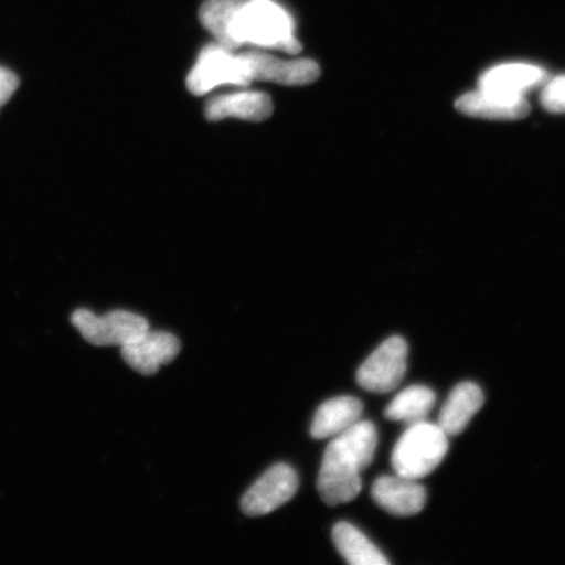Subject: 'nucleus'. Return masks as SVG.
I'll list each match as a JSON object with an SVG mask.
<instances>
[{
	"instance_id": "1",
	"label": "nucleus",
	"mask_w": 565,
	"mask_h": 565,
	"mask_svg": "<svg viewBox=\"0 0 565 565\" xmlns=\"http://www.w3.org/2000/svg\"><path fill=\"white\" fill-rule=\"evenodd\" d=\"M377 448V429L359 420L334 436L324 450L317 490L330 507L350 503L362 492V472L372 463Z\"/></svg>"
},
{
	"instance_id": "2",
	"label": "nucleus",
	"mask_w": 565,
	"mask_h": 565,
	"mask_svg": "<svg viewBox=\"0 0 565 565\" xmlns=\"http://www.w3.org/2000/svg\"><path fill=\"white\" fill-rule=\"evenodd\" d=\"M254 45L298 54L301 44L295 35L291 15L273 0H245L231 26V49Z\"/></svg>"
},
{
	"instance_id": "3",
	"label": "nucleus",
	"mask_w": 565,
	"mask_h": 565,
	"mask_svg": "<svg viewBox=\"0 0 565 565\" xmlns=\"http://www.w3.org/2000/svg\"><path fill=\"white\" fill-rule=\"evenodd\" d=\"M449 449L448 435L439 424H412L399 437L392 454L395 475L419 480L439 468Z\"/></svg>"
},
{
	"instance_id": "4",
	"label": "nucleus",
	"mask_w": 565,
	"mask_h": 565,
	"mask_svg": "<svg viewBox=\"0 0 565 565\" xmlns=\"http://www.w3.org/2000/svg\"><path fill=\"white\" fill-rule=\"evenodd\" d=\"M186 83L193 95L201 96L222 86L245 87L252 79L245 55L216 42L203 49Z\"/></svg>"
},
{
	"instance_id": "5",
	"label": "nucleus",
	"mask_w": 565,
	"mask_h": 565,
	"mask_svg": "<svg viewBox=\"0 0 565 565\" xmlns=\"http://www.w3.org/2000/svg\"><path fill=\"white\" fill-rule=\"evenodd\" d=\"M408 345L404 338L394 335L381 343L360 365L358 384L371 393L386 394L395 391L407 372Z\"/></svg>"
},
{
	"instance_id": "6",
	"label": "nucleus",
	"mask_w": 565,
	"mask_h": 565,
	"mask_svg": "<svg viewBox=\"0 0 565 565\" xmlns=\"http://www.w3.org/2000/svg\"><path fill=\"white\" fill-rule=\"evenodd\" d=\"M71 320L86 341L100 348L103 345H121L122 348L150 330L146 318L126 310H113L108 315L98 317L88 309H79L74 312Z\"/></svg>"
},
{
	"instance_id": "7",
	"label": "nucleus",
	"mask_w": 565,
	"mask_h": 565,
	"mask_svg": "<svg viewBox=\"0 0 565 565\" xmlns=\"http://www.w3.org/2000/svg\"><path fill=\"white\" fill-rule=\"evenodd\" d=\"M298 489L299 477L291 466L275 465L244 494L243 511L250 518L271 513L291 500Z\"/></svg>"
},
{
	"instance_id": "8",
	"label": "nucleus",
	"mask_w": 565,
	"mask_h": 565,
	"mask_svg": "<svg viewBox=\"0 0 565 565\" xmlns=\"http://www.w3.org/2000/svg\"><path fill=\"white\" fill-rule=\"evenodd\" d=\"M252 82L263 81L281 86H307L321 75L320 66L312 60H280L278 56L249 52L244 53Z\"/></svg>"
},
{
	"instance_id": "9",
	"label": "nucleus",
	"mask_w": 565,
	"mask_h": 565,
	"mask_svg": "<svg viewBox=\"0 0 565 565\" xmlns=\"http://www.w3.org/2000/svg\"><path fill=\"white\" fill-rule=\"evenodd\" d=\"M180 350V341L173 334L147 330L136 341L122 345L121 355L134 371L151 376L161 365L171 363Z\"/></svg>"
},
{
	"instance_id": "10",
	"label": "nucleus",
	"mask_w": 565,
	"mask_h": 565,
	"mask_svg": "<svg viewBox=\"0 0 565 565\" xmlns=\"http://www.w3.org/2000/svg\"><path fill=\"white\" fill-rule=\"evenodd\" d=\"M372 498L387 513L409 518L423 511L427 492L419 480L398 475L383 476L373 483Z\"/></svg>"
},
{
	"instance_id": "11",
	"label": "nucleus",
	"mask_w": 565,
	"mask_h": 565,
	"mask_svg": "<svg viewBox=\"0 0 565 565\" xmlns=\"http://www.w3.org/2000/svg\"><path fill=\"white\" fill-rule=\"evenodd\" d=\"M456 108L466 116L500 121H514L526 117L530 111L525 96L504 95L482 88L459 97Z\"/></svg>"
},
{
	"instance_id": "12",
	"label": "nucleus",
	"mask_w": 565,
	"mask_h": 565,
	"mask_svg": "<svg viewBox=\"0 0 565 565\" xmlns=\"http://www.w3.org/2000/svg\"><path fill=\"white\" fill-rule=\"evenodd\" d=\"M271 97L259 90H243L236 94L211 98L204 109V116L211 122L227 118L260 122L273 115Z\"/></svg>"
},
{
	"instance_id": "13",
	"label": "nucleus",
	"mask_w": 565,
	"mask_h": 565,
	"mask_svg": "<svg viewBox=\"0 0 565 565\" xmlns=\"http://www.w3.org/2000/svg\"><path fill=\"white\" fill-rule=\"evenodd\" d=\"M547 82L545 70L527 63H507L492 67L480 76L479 88L512 96H525L529 90Z\"/></svg>"
},
{
	"instance_id": "14",
	"label": "nucleus",
	"mask_w": 565,
	"mask_h": 565,
	"mask_svg": "<svg viewBox=\"0 0 565 565\" xmlns=\"http://www.w3.org/2000/svg\"><path fill=\"white\" fill-rule=\"evenodd\" d=\"M484 404V394L477 384L466 381L449 394L439 414L440 428L448 436L462 434Z\"/></svg>"
},
{
	"instance_id": "15",
	"label": "nucleus",
	"mask_w": 565,
	"mask_h": 565,
	"mask_svg": "<svg viewBox=\"0 0 565 565\" xmlns=\"http://www.w3.org/2000/svg\"><path fill=\"white\" fill-rule=\"evenodd\" d=\"M363 412V402L350 395L327 401L317 409L310 435L316 440L338 436L355 426Z\"/></svg>"
},
{
	"instance_id": "16",
	"label": "nucleus",
	"mask_w": 565,
	"mask_h": 565,
	"mask_svg": "<svg viewBox=\"0 0 565 565\" xmlns=\"http://www.w3.org/2000/svg\"><path fill=\"white\" fill-rule=\"evenodd\" d=\"M436 405L433 388L413 385L402 391L385 408V418L393 422L412 424L424 422Z\"/></svg>"
},
{
	"instance_id": "17",
	"label": "nucleus",
	"mask_w": 565,
	"mask_h": 565,
	"mask_svg": "<svg viewBox=\"0 0 565 565\" xmlns=\"http://www.w3.org/2000/svg\"><path fill=\"white\" fill-rule=\"evenodd\" d=\"M333 540L339 553L352 565H386L391 563L366 539L365 534L349 522H339L334 526Z\"/></svg>"
},
{
	"instance_id": "18",
	"label": "nucleus",
	"mask_w": 565,
	"mask_h": 565,
	"mask_svg": "<svg viewBox=\"0 0 565 565\" xmlns=\"http://www.w3.org/2000/svg\"><path fill=\"white\" fill-rule=\"evenodd\" d=\"M244 2L245 0H204L200 10L201 23L214 35L217 44L231 49V26Z\"/></svg>"
},
{
	"instance_id": "19",
	"label": "nucleus",
	"mask_w": 565,
	"mask_h": 565,
	"mask_svg": "<svg viewBox=\"0 0 565 565\" xmlns=\"http://www.w3.org/2000/svg\"><path fill=\"white\" fill-rule=\"evenodd\" d=\"M541 103L551 113H565V76H557L543 84Z\"/></svg>"
},
{
	"instance_id": "20",
	"label": "nucleus",
	"mask_w": 565,
	"mask_h": 565,
	"mask_svg": "<svg viewBox=\"0 0 565 565\" xmlns=\"http://www.w3.org/2000/svg\"><path fill=\"white\" fill-rule=\"evenodd\" d=\"M19 87V77L12 71L0 67V106L10 100Z\"/></svg>"
}]
</instances>
